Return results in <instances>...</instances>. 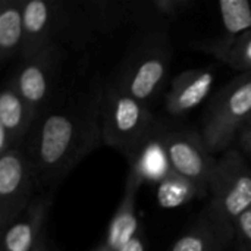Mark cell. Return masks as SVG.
Wrapping results in <instances>:
<instances>
[{
  "label": "cell",
  "instance_id": "6da1fadb",
  "mask_svg": "<svg viewBox=\"0 0 251 251\" xmlns=\"http://www.w3.org/2000/svg\"><path fill=\"white\" fill-rule=\"evenodd\" d=\"M100 94V81L81 91L59 93L35 121L24 147L35 175L37 194L54 193L66 175L103 143Z\"/></svg>",
  "mask_w": 251,
  "mask_h": 251
},
{
  "label": "cell",
  "instance_id": "7a4b0ae2",
  "mask_svg": "<svg viewBox=\"0 0 251 251\" xmlns=\"http://www.w3.org/2000/svg\"><path fill=\"white\" fill-rule=\"evenodd\" d=\"M100 124L103 144L121 153L128 162L157 125L149 104L128 94L115 79L101 82Z\"/></svg>",
  "mask_w": 251,
  "mask_h": 251
},
{
  "label": "cell",
  "instance_id": "3957f363",
  "mask_svg": "<svg viewBox=\"0 0 251 251\" xmlns=\"http://www.w3.org/2000/svg\"><path fill=\"white\" fill-rule=\"evenodd\" d=\"M128 47L113 78L122 90L149 104L165 87L172 47L166 29H144Z\"/></svg>",
  "mask_w": 251,
  "mask_h": 251
},
{
  "label": "cell",
  "instance_id": "277c9868",
  "mask_svg": "<svg viewBox=\"0 0 251 251\" xmlns=\"http://www.w3.org/2000/svg\"><path fill=\"white\" fill-rule=\"evenodd\" d=\"M212 196L206 213L229 246L238 219L251 210V165L240 150H226L216 163L209 184Z\"/></svg>",
  "mask_w": 251,
  "mask_h": 251
},
{
  "label": "cell",
  "instance_id": "5b68a950",
  "mask_svg": "<svg viewBox=\"0 0 251 251\" xmlns=\"http://www.w3.org/2000/svg\"><path fill=\"white\" fill-rule=\"evenodd\" d=\"M251 119V72L238 74L209 101L201 137L213 154L225 153Z\"/></svg>",
  "mask_w": 251,
  "mask_h": 251
},
{
  "label": "cell",
  "instance_id": "8992f818",
  "mask_svg": "<svg viewBox=\"0 0 251 251\" xmlns=\"http://www.w3.org/2000/svg\"><path fill=\"white\" fill-rule=\"evenodd\" d=\"M66 59V50L60 44H50L37 54L18 60L9 78L21 97L35 113L37 119L57 97L59 79Z\"/></svg>",
  "mask_w": 251,
  "mask_h": 251
},
{
  "label": "cell",
  "instance_id": "52a82bcc",
  "mask_svg": "<svg viewBox=\"0 0 251 251\" xmlns=\"http://www.w3.org/2000/svg\"><path fill=\"white\" fill-rule=\"evenodd\" d=\"M37 196V182L25 147L0 156V228L4 232Z\"/></svg>",
  "mask_w": 251,
  "mask_h": 251
},
{
  "label": "cell",
  "instance_id": "ba28073f",
  "mask_svg": "<svg viewBox=\"0 0 251 251\" xmlns=\"http://www.w3.org/2000/svg\"><path fill=\"white\" fill-rule=\"evenodd\" d=\"M163 143L172 171L209 193L218 159L206 146L201 132L193 129L166 131Z\"/></svg>",
  "mask_w": 251,
  "mask_h": 251
},
{
  "label": "cell",
  "instance_id": "9c48e42d",
  "mask_svg": "<svg viewBox=\"0 0 251 251\" xmlns=\"http://www.w3.org/2000/svg\"><path fill=\"white\" fill-rule=\"evenodd\" d=\"M65 25V1L28 0L24 3L25 41L21 59L31 57L50 44H60ZM19 59V60H21Z\"/></svg>",
  "mask_w": 251,
  "mask_h": 251
},
{
  "label": "cell",
  "instance_id": "30bf717a",
  "mask_svg": "<svg viewBox=\"0 0 251 251\" xmlns=\"http://www.w3.org/2000/svg\"><path fill=\"white\" fill-rule=\"evenodd\" d=\"M37 121L35 113L7 81L0 93V156L25 141Z\"/></svg>",
  "mask_w": 251,
  "mask_h": 251
},
{
  "label": "cell",
  "instance_id": "8fae6325",
  "mask_svg": "<svg viewBox=\"0 0 251 251\" xmlns=\"http://www.w3.org/2000/svg\"><path fill=\"white\" fill-rule=\"evenodd\" d=\"M54 193L37 194L22 215L3 232L1 251H34L46 232Z\"/></svg>",
  "mask_w": 251,
  "mask_h": 251
},
{
  "label": "cell",
  "instance_id": "7c38bea8",
  "mask_svg": "<svg viewBox=\"0 0 251 251\" xmlns=\"http://www.w3.org/2000/svg\"><path fill=\"white\" fill-rule=\"evenodd\" d=\"M215 82V69L212 66L196 68L181 72L171 82L166 93V110L171 116H184L210 94Z\"/></svg>",
  "mask_w": 251,
  "mask_h": 251
},
{
  "label": "cell",
  "instance_id": "4fadbf2b",
  "mask_svg": "<svg viewBox=\"0 0 251 251\" xmlns=\"http://www.w3.org/2000/svg\"><path fill=\"white\" fill-rule=\"evenodd\" d=\"M141 184L143 181L135 174L128 172L124 197L107 226L103 241L94 251H119L141 231L135 207Z\"/></svg>",
  "mask_w": 251,
  "mask_h": 251
},
{
  "label": "cell",
  "instance_id": "5bb4252c",
  "mask_svg": "<svg viewBox=\"0 0 251 251\" xmlns=\"http://www.w3.org/2000/svg\"><path fill=\"white\" fill-rule=\"evenodd\" d=\"M165 132V129L156 125L134 159L129 162V172L135 174L143 182L159 184L172 172L163 143Z\"/></svg>",
  "mask_w": 251,
  "mask_h": 251
},
{
  "label": "cell",
  "instance_id": "9a60e30c",
  "mask_svg": "<svg viewBox=\"0 0 251 251\" xmlns=\"http://www.w3.org/2000/svg\"><path fill=\"white\" fill-rule=\"evenodd\" d=\"M24 0H3L0 4V63L7 65L21 59L25 26Z\"/></svg>",
  "mask_w": 251,
  "mask_h": 251
},
{
  "label": "cell",
  "instance_id": "2e32d148",
  "mask_svg": "<svg viewBox=\"0 0 251 251\" xmlns=\"http://www.w3.org/2000/svg\"><path fill=\"white\" fill-rule=\"evenodd\" d=\"M194 6L191 0H138L131 1V24L144 29H165V26L187 13Z\"/></svg>",
  "mask_w": 251,
  "mask_h": 251
},
{
  "label": "cell",
  "instance_id": "e0dca14e",
  "mask_svg": "<svg viewBox=\"0 0 251 251\" xmlns=\"http://www.w3.org/2000/svg\"><path fill=\"white\" fill-rule=\"evenodd\" d=\"M81 6L93 35H107L131 24L129 0H90L81 1Z\"/></svg>",
  "mask_w": 251,
  "mask_h": 251
},
{
  "label": "cell",
  "instance_id": "ac0fdd59",
  "mask_svg": "<svg viewBox=\"0 0 251 251\" xmlns=\"http://www.w3.org/2000/svg\"><path fill=\"white\" fill-rule=\"evenodd\" d=\"M199 50L213 54L218 60L226 63L240 74L251 72V31L234 38L221 37L218 40L196 43Z\"/></svg>",
  "mask_w": 251,
  "mask_h": 251
},
{
  "label": "cell",
  "instance_id": "d6986e66",
  "mask_svg": "<svg viewBox=\"0 0 251 251\" xmlns=\"http://www.w3.org/2000/svg\"><path fill=\"white\" fill-rule=\"evenodd\" d=\"M228 246L221 237L210 216L204 213L182 234L168 251H222Z\"/></svg>",
  "mask_w": 251,
  "mask_h": 251
},
{
  "label": "cell",
  "instance_id": "ffe728a7",
  "mask_svg": "<svg viewBox=\"0 0 251 251\" xmlns=\"http://www.w3.org/2000/svg\"><path fill=\"white\" fill-rule=\"evenodd\" d=\"M204 194L206 193L199 185L175 174L174 171L157 184V190H156L157 203L163 209L179 207L185 203H190L196 197Z\"/></svg>",
  "mask_w": 251,
  "mask_h": 251
},
{
  "label": "cell",
  "instance_id": "44dd1931",
  "mask_svg": "<svg viewBox=\"0 0 251 251\" xmlns=\"http://www.w3.org/2000/svg\"><path fill=\"white\" fill-rule=\"evenodd\" d=\"M219 13L225 37L234 38L251 31V1L249 0H221Z\"/></svg>",
  "mask_w": 251,
  "mask_h": 251
},
{
  "label": "cell",
  "instance_id": "7402d4cb",
  "mask_svg": "<svg viewBox=\"0 0 251 251\" xmlns=\"http://www.w3.org/2000/svg\"><path fill=\"white\" fill-rule=\"evenodd\" d=\"M234 240H237L240 251H251V210L238 219Z\"/></svg>",
  "mask_w": 251,
  "mask_h": 251
},
{
  "label": "cell",
  "instance_id": "603a6c76",
  "mask_svg": "<svg viewBox=\"0 0 251 251\" xmlns=\"http://www.w3.org/2000/svg\"><path fill=\"white\" fill-rule=\"evenodd\" d=\"M238 144L241 147V150L251 157V119L243 126V129L238 134Z\"/></svg>",
  "mask_w": 251,
  "mask_h": 251
},
{
  "label": "cell",
  "instance_id": "cb8c5ba5",
  "mask_svg": "<svg viewBox=\"0 0 251 251\" xmlns=\"http://www.w3.org/2000/svg\"><path fill=\"white\" fill-rule=\"evenodd\" d=\"M119 251H146V240L143 231H140L125 247H122Z\"/></svg>",
  "mask_w": 251,
  "mask_h": 251
},
{
  "label": "cell",
  "instance_id": "d4e9b609",
  "mask_svg": "<svg viewBox=\"0 0 251 251\" xmlns=\"http://www.w3.org/2000/svg\"><path fill=\"white\" fill-rule=\"evenodd\" d=\"M34 251H53V246H51V241H50V238H49L47 231L43 234V237H41V240H40L37 249Z\"/></svg>",
  "mask_w": 251,
  "mask_h": 251
}]
</instances>
